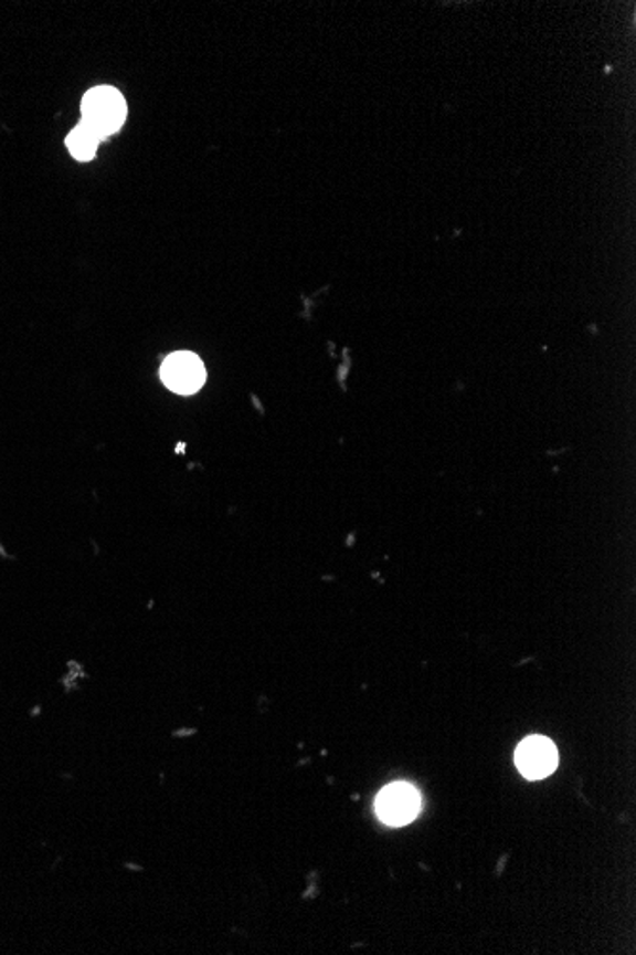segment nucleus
<instances>
[{
  "mask_svg": "<svg viewBox=\"0 0 636 955\" xmlns=\"http://www.w3.org/2000/svg\"><path fill=\"white\" fill-rule=\"evenodd\" d=\"M83 125L88 126L97 138L105 139L120 130L126 120V99L113 86H96L83 97Z\"/></svg>",
  "mask_w": 636,
  "mask_h": 955,
  "instance_id": "1",
  "label": "nucleus"
},
{
  "mask_svg": "<svg viewBox=\"0 0 636 955\" xmlns=\"http://www.w3.org/2000/svg\"><path fill=\"white\" fill-rule=\"evenodd\" d=\"M162 381L173 393L193 395L204 386L206 381V368L202 360L189 351L173 354L162 363L160 368Z\"/></svg>",
  "mask_w": 636,
  "mask_h": 955,
  "instance_id": "2",
  "label": "nucleus"
},
{
  "mask_svg": "<svg viewBox=\"0 0 636 955\" xmlns=\"http://www.w3.org/2000/svg\"><path fill=\"white\" fill-rule=\"evenodd\" d=\"M420 796L409 784H394L378 797V815L389 826H404L412 822L420 812Z\"/></svg>",
  "mask_w": 636,
  "mask_h": 955,
  "instance_id": "3",
  "label": "nucleus"
},
{
  "mask_svg": "<svg viewBox=\"0 0 636 955\" xmlns=\"http://www.w3.org/2000/svg\"><path fill=\"white\" fill-rule=\"evenodd\" d=\"M559 763L553 742L543 736H530L517 749V767L528 780H541L551 775Z\"/></svg>",
  "mask_w": 636,
  "mask_h": 955,
  "instance_id": "4",
  "label": "nucleus"
},
{
  "mask_svg": "<svg viewBox=\"0 0 636 955\" xmlns=\"http://www.w3.org/2000/svg\"><path fill=\"white\" fill-rule=\"evenodd\" d=\"M99 144H102V139L97 138L96 134L88 126L83 125V123L73 128L70 136H67V149H70L71 155L76 160H83V162L96 157Z\"/></svg>",
  "mask_w": 636,
  "mask_h": 955,
  "instance_id": "5",
  "label": "nucleus"
}]
</instances>
